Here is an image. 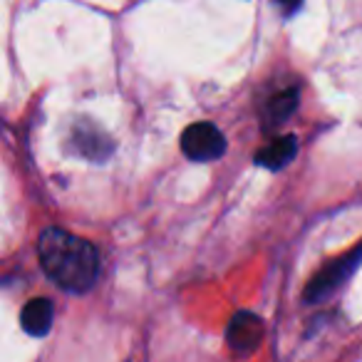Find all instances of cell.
<instances>
[{
	"mask_svg": "<svg viewBox=\"0 0 362 362\" xmlns=\"http://www.w3.org/2000/svg\"><path fill=\"white\" fill-rule=\"evenodd\" d=\"M75 141H77V149L90 156V159H105L112 151L110 139L100 129H95V127H87V129L80 127V129H75Z\"/></svg>",
	"mask_w": 362,
	"mask_h": 362,
	"instance_id": "cell-7",
	"label": "cell"
},
{
	"mask_svg": "<svg viewBox=\"0 0 362 362\" xmlns=\"http://www.w3.org/2000/svg\"><path fill=\"white\" fill-rule=\"evenodd\" d=\"M276 3H278V6H281L286 13H296L298 8H300L303 0H276Z\"/></svg>",
	"mask_w": 362,
	"mask_h": 362,
	"instance_id": "cell-9",
	"label": "cell"
},
{
	"mask_svg": "<svg viewBox=\"0 0 362 362\" xmlns=\"http://www.w3.org/2000/svg\"><path fill=\"white\" fill-rule=\"evenodd\" d=\"M181 149L192 161H214L226 151V139L214 124L197 122L181 136Z\"/></svg>",
	"mask_w": 362,
	"mask_h": 362,
	"instance_id": "cell-3",
	"label": "cell"
},
{
	"mask_svg": "<svg viewBox=\"0 0 362 362\" xmlns=\"http://www.w3.org/2000/svg\"><path fill=\"white\" fill-rule=\"evenodd\" d=\"M23 327L25 332L35 337H42L50 332L52 327V317H55V308L47 298H33L30 303H25L23 308Z\"/></svg>",
	"mask_w": 362,
	"mask_h": 362,
	"instance_id": "cell-5",
	"label": "cell"
},
{
	"mask_svg": "<svg viewBox=\"0 0 362 362\" xmlns=\"http://www.w3.org/2000/svg\"><path fill=\"white\" fill-rule=\"evenodd\" d=\"M296 107H298V90H283L266 102L263 117H266L268 124H281V122H286L296 112Z\"/></svg>",
	"mask_w": 362,
	"mask_h": 362,
	"instance_id": "cell-8",
	"label": "cell"
},
{
	"mask_svg": "<svg viewBox=\"0 0 362 362\" xmlns=\"http://www.w3.org/2000/svg\"><path fill=\"white\" fill-rule=\"evenodd\" d=\"M42 271L67 293H87L100 276V253L90 241L62 228H47L37 241Z\"/></svg>",
	"mask_w": 362,
	"mask_h": 362,
	"instance_id": "cell-1",
	"label": "cell"
},
{
	"mask_svg": "<svg viewBox=\"0 0 362 362\" xmlns=\"http://www.w3.org/2000/svg\"><path fill=\"white\" fill-rule=\"evenodd\" d=\"M360 263H362V243L352 248L350 253L340 256L337 261L327 263L320 273H315V276H313V281L308 283L303 298H305L308 303H317V300H322V298H327L332 291H335V288H340L342 283H345L347 278L357 271V266H360Z\"/></svg>",
	"mask_w": 362,
	"mask_h": 362,
	"instance_id": "cell-2",
	"label": "cell"
},
{
	"mask_svg": "<svg viewBox=\"0 0 362 362\" xmlns=\"http://www.w3.org/2000/svg\"><path fill=\"white\" fill-rule=\"evenodd\" d=\"M263 320L256 315V313H248V310H241L231 317L226 327V340L228 345L233 347L236 352H253L263 340Z\"/></svg>",
	"mask_w": 362,
	"mask_h": 362,
	"instance_id": "cell-4",
	"label": "cell"
},
{
	"mask_svg": "<svg viewBox=\"0 0 362 362\" xmlns=\"http://www.w3.org/2000/svg\"><path fill=\"white\" fill-rule=\"evenodd\" d=\"M298 151V139L293 134L288 136H278V139H273L271 144H266L261 151L256 154V161L261 166H266V169H281V166H286L288 161L296 156Z\"/></svg>",
	"mask_w": 362,
	"mask_h": 362,
	"instance_id": "cell-6",
	"label": "cell"
}]
</instances>
